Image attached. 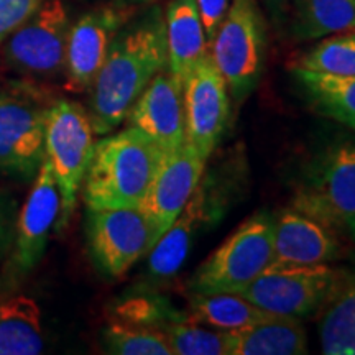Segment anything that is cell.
<instances>
[{
	"label": "cell",
	"mask_w": 355,
	"mask_h": 355,
	"mask_svg": "<svg viewBox=\"0 0 355 355\" xmlns=\"http://www.w3.org/2000/svg\"><path fill=\"white\" fill-rule=\"evenodd\" d=\"M166 66L165 12L153 6L122 26L92 83L89 117L94 133L105 135L121 125L148 83Z\"/></svg>",
	"instance_id": "1"
},
{
	"label": "cell",
	"mask_w": 355,
	"mask_h": 355,
	"mask_svg": "<svg viewBox=\"0 0 355 355\" xmlns=\"http://www.w3.org/2000/svg\"><path fill=\"white\" fill-rule=\"evenodd\" d=\"M163 157L157 144L130 125L97 141L83 181L87 211L140 207Z\"/></svg>",
	"instance_id": "2"
},
{
	"label": "cell",
	"mask_w": 355,
	"mask_h": 355,
	"mask_svg": "<svg viewBox=\"0 0 355 355\" xmlns=\"http://www.w3.org/2000/svg\"><path fill=\"white\" fill-rule=\"evenodd\" d=\"M266 50L268 26L259 0H232L209 43V53L237 105L259 86Z\"/></svg>",
	"instance_id": "3"
},
{
	"label": "cell",
	"mask_w": 355,
	"mask_h": 355,
	"mask_svg": "<svg viewBox=\"0 0 355 355\" xmlns=\"http://www.w3.org/2000/svg\"><path fill=\"white\" fill-rule=\"evenodd\" d=\"M273 230L270 212L248 217L198 266L188 282L189 293L242 291L273 263Z\"/></svg>",
	"instance_id": "4"
},
{
	"label": "cell",
	"mask_w": 355,
	"mask_h": 355,
	"mask_svg": "<svg viewBox=\"0 0 355 355\" xmlns=\"http://www.w3.org/2000/svg\"><path fill=\"white\" fill-rule=\"evenodd\" d=\"M94 145L91 117L81 105L71 101H58L46 109L43 157L60 189V230L69 224L76 207L78 193L94 153Z\"/></svg>",
	"instance_id": "5"
},
{
	"label": "cell",
	"mask_w": 355,
	"mask_h": 355,
	"mask_svg": "<svg viewBox=\"0 0 355 355\" xmlns=\"http://www.w3.org/2000/svg\"><path fill=\"white\" fill-rule=\"evenodd\" d=\"M291 207L355 239V140L337 141L311 163Z\"/></svg>",
	"instance_id": "6"
},
{
	"label": "cell",
	"mask_w": 355,
	"mask_h": 355,
	"mask_svg": "<svg viewBox=\"0 0 355 355\" xmlns=\"http://www.w3.org/2000/svg\"><path fill=\"white\" fill-rule=\"evenodd\" d=\"M345 278L329 263H272L237 295L268 313L303 319L326 309Z\"/></svg>",
	"instance_id": "7"
},
{
	"label": "cell",
	"mask_w": 355,
	"mask_h": 355,
	"mask_svg": "<svg viewBox=\"0 0 355 355\" xmlns=\"http://www.w3.org/2000/svg\"><path fill=\"white\" fill-rule=\"evenodd\" d=\"M225 191L214 176L202 175L183 211L148 252L146 275L152 283H166L180 273L196 239L224 214Z\"/></svg>",
	"instance_id": "8"
},
{
	"label": "cell",
	"mask_w": 355,
	"mask_h": 355,
	"mask_svg": "<svg viewBox=\"0 0 355 355\" xmlns=\"http://www.w3.org/2000/svg\"><path fill=\"white\" fill-rule=\"evenodd\" d=\"M87 241L94 263L110 278H121L157 242L140 207L94 209L87 214Z\"/></svg>",
	"instance_id": "9"
},
{
	"label": "cell",
	"mask_w": 355,
	"mask_h": 355,
	"mask_svg": "<svg viewBox=\"0 0 355 355\" xmlns=\"http://www.w3.org/2000/svg\"><path fill=\"white\" fill-rule=\"evenodd\" d=\"M183 107L186 141L207 162L219 145L230 117L227 84L211 53L184 79Z\"/></svg>",
	"instance_id": "10"
},
{
	"label": "cell",
	"mask_w": 355,
	"mask_h": 355,
	"mask_svg": "<svg viewBox=\"0 0 355 355\" xmlns=\"http://www.w3.org/2000/svg\"><path fill=\"white\" fill-rule=\"evenodd\" d=\"M69 28L68 8L63 0H44L7 38V61L25 74L55 76L64 71Z\"/></svg>",
	"instance_id": "11"
},
{
	"label": "cell",
	"mask_w": 355,
	"mask_h": 355,
	"mask_svg": "<svg viewBox=\"0 0 355 355\" xmlns=\"http://www.w3.org/2000/svg\"><path fill=\"white\" fill-rule=\"evenodd\" d=\"M132 8L99 7L71 25L66 43L64 76L69 92H84L104 64L114 38L132 19Z\"/></svg>",
	"instance_id": "12"
},
{
	"label": "cell",
	"mask_w": 355,
	"mask_h": 355,
	"mask_svg": "<svg viewBox=\"0 0 355 355\" xmlns=\"http://www.w3.org/2000/svg\"><path fill=\"white\" fill-rule=\"evenodd\" d=\"M206 163L188 141L165 153L140 204V209L152 224L157 241L189 201L204 175Z\"/></svg>",
	"instance_id": "13"
},
{
	"label": "cell",
	"mask_w": 355,
	"mask_h": 355,
	"mask_svg": "<svg viewBox=\"0 0 355 355\" xmlns=\"http://www.w3.org/2000/svg\"><path fill=\"white\" fill-rule=\"evenodd\" d=\"M135 127L163 152H173L186 141L183 84L166 68L155 76L127 115Z\"/></svg>",
	"instance_id": "14"
},
{
	"label": "cell",
	"mask_w": 355,
	"mask_h": 355,
	"mask_svg": "<svg viewBox=\"0 0 355 355\" xmlns=\"http://www.w3.org/2000/svg\"><path fill=\"white\" fill-rule=\"evenodd\" d=\"M46 109L21 97L0 94V168L32 175L44 150Z\"/></svg>",
	"instance_id": "15"
},
{
	"label": "cell",
	"mask_w": 355,
	"mask_h": 355,
	"mask_svg": "<svg viewBox=\"0 0 355 355\" xmlns=\"http://www.w3.org/2000/svg\"><path fill=\"white\" fill-rule=\"evenodd\" d=\"M340 247L337 232L306 216L295 207L283 209L275 217L273 263L319 265L339 259Z\"/></svg>",
	"instance_id": "16"
},
{
	"label": "cell",
	"mask_w": 355,
	"mask_h": 355,
	"mask_svg": "<svg viewBox=\"0 0 355 355\" xmlns=\"http://www.w3.org/2000/svg\"><path fill=\"white\" fill-rule=\"evenodd\" d=\"M60 189L46 158L43 157L19 217L15 259L24 270L33 268L42 260L51 227L60 217Z\"/></svg>",
	"instance_id": "17"
},
{
	"label": "cell",
	"mask_w": 355,
	"mask_h": 355,
	"mask_svg": "<svg viewBox=\"0 0 355 355\" xmlns=\"http://www.w3.org/2000/svg\"><path fill=\"white\" fill-rule=\"evenodd\" d=\"M165 28L166 69L183 84L194 66L209 53L196 0H170L165 10Z\"/></svg>",
	"instance_id": "18"
},
{
	"label": "cell",
	"mask_w": 355,
	"mask_h": 355,
	"mask_svg": "<svg viewBox=\"0 0 355 355\" xmlns=\"http://www.w3.org/2000/svg\"><path fill=\"white\" fill-rule=\"evenodd\" d=\"M230 355H303L308 354V336L301 319L273 314L268 319L232 331Z\"/></svg>",
	"instance_id": "19"
},
{
	"label": "cell",
	"mask_w": 355,
	"mask_h": 355,
	"mask_svg": "<svg viewBox=\"0 0 355 355\" xmlns=\"http://www.w3.org/2000/svg\"><path fill=\"white\" fill-rule=\"evenodd\" d=\"M189 321L219 331H241L273 316L235 293H189Z\"/></svg>",
	"instance_id": "20"
},
{
	"label": "cell",
	"mask_w": 355,
	"mask_h": 355,
	"mask_svg": "<svg viewBox=\"0 0 355 355\" xmlns=\"http://www.w3.org/2000/svg\"><path fill=\"white\" fill-rule=\"evenodd\" d=\"M43 350L40 304L15 295L0 301V355H37Z\"/></svg>",
	"instance_id": "21"
},
{
	"label": "cell",
	"mask_w": 355,
	"mask_h": 355,
	"mask_svg": "<svg viewBox=\"0 0 355 355\" xmlns=\"http://www.w3.org/2000/svg\"><path fill=\"white\" fill-rule=\"evenodd\" d=\"M291 35L301 42L355 30V0H293Z\"/></svg>",
	"instance_id": "22"
},
{
	"label": "cell",
	"mask_w": 355,
	"mask_h": 355,
	"mask_svg": "<svg viewBox=\"0 0 355 355\" xmlns=\"http://www.w3.org/2000/svg\"><path fill=\"white\" fill-rule=\"evenodd\" d=\"M306 97L321 115L355 130V76H334L291 68Z\"/></svg>",
	"instance_id": "23"
},
{
	"label": "cell",
	"mask_w": 355,
	"mask_h": 355,
	"mask_svg": "<svg viewBox=\"0 0 355 355\" xmlns=\"http://www.w3.org/2000/svg\"><path fill=\"white\" fill-rule=\"evenodd\" d=\"M322 354L355 355V275L345 278L319 324Z\"/></svg>",
	"instance_id": "24"
},
{
	"label": "cell",
	"mask_w": 355,
	"mask_h": 355,
	"mask_svg": "<svg viewBox=\"0 0 355 355\" xmlns=\"http://www.w3.org/2000/svg\"><path fill=\"white\" fill-rule=\"evenodd\" d=\"M293 68L334 76H355V30L324 37L322 42L303 53Z\"/></svg>",
	"instance_id": "25"
},
{
	"label": "cell",
	"mask_w": 355,
	"mask_h": 355,
	"mask_svg": "<svg viewBox=\"0 0 355 355\" xmlns=\"http://www.w3.org/2000/svg\"><path fill=\"white\" fill-rule=\"evenodd\" d=\"M171 355H230L232 334L193 321L173 322L163 331Z\"/></svg>",
	"instance_id": "26"
},
{
	"label": "cell",
	"mask_w": 355,
	"mask_h": 355,
	"mask_svg": "<svg viewBox=\"0 0 355 355\" xmlns=\"http://www.w3.org/2000/svg\"><path fill=\"white\" fill-rule=\"evenodd\" d=\"M102 343L115 355H171L163 331L112 321L102 332Z\"/></svg>",
	"instance_id": "27"
},
{
	"label": "cell",
	"mask_w": 355,
	"mask_h": 355,
	"mask_svg": "<svg viewBox=\"0 0 355 355\" xmlns=\"http://www.w3.org/2000/svg\"><path fill=\"white\" fill-rule=\"evenodd\" d=\"M114 321L165 331L173 322L189 321L186 311H180L163 296L139 295L121 301L114 309Z\"/></svg>",
	"instance_id": "28"
},
{
	"label": "cell",
	"mask_w": 355,
	"mask_h": 355,
	"mask_svg": "<svg viewBox=\"0 0 355 355\" xmlns=\"http://www.w3.org/2000/svg\"><path fill=\"white\" fill-rule=\"evenodd\" d=\"M44 0H0V43L19 30Z\"/></svg>",
	"instance_id": "29"
},
{
	"label": "cell",
	"mask_w": 355,
	"mask_h": 355,
	"mask_svg": "<svg viewBox=\"0 0 355 355\" xmlns=\"http://www.w3.org/2000/svg\"><path fill=\"white\" fill-rule=\"evenodd\" d=\"M196 2L199 13H201L204 30H206L207 44H209L212 38H214L217 28L222 24V20H224L232 0H196Z\"/></svg>",
	"instance_id": "30"
},
{
	"label": "cell",
	"mask_w": 355,
	"mask_h": 355,
	"mask_svg": "<svg viewBox=\"0 0 355 355\" xmlns=\"http://www.w3.org/2000/svg\"><path fill=\"white\" fill-rule=\"evenodd\" d=\"M265 12L268 13V19L272 21L277 32H283L286 26L288 17H290L291 0H261Z\"/></svg>",
	"instance_id": "31"
},
{
	"label": "cell",
	"mask_w": 355,
	"mask_h": 355,
	"mask_svg": "<svg viewBox=\"0 0 355 355\" xmlns=\"http://www.w3.org/2000/svg\"><path fill=\"white\" fill-rule=\"evenodd\" d=\"M128 3H153L157 0H127Z\"/></svg>",
	"instance_id": "32"
}]
</instances>
